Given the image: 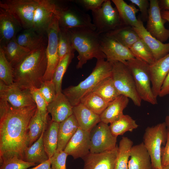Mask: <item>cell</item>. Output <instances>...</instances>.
I'll use <instances>...</instances> for the list:
<instances>
[{
	"mask_svg": "<svg viewBox=\"0 0 169 169\" xmlns=\"http://www.w3.org/2000/svg\"><path fill=\"white\" fill-rule=\"evenodd\" d=\"M37 105L16 108L0 98V164L14 156L24 160L28 126Z\"/></svg>",
	"mask_w": 169,
	"mask_h": 169,
	"instance_id": "6da1fadb",
	"label": "cell"
},
{
	"mask_svg": "<svg viewBox=\"0 0 169 169\" xmlns=\"http://www.w3.org/2000/svg\"><path fill=\"white\" fill-rule=\"evenodd\" d=\"M46 49L44 45L32 51L13 68L14 84L21 88L29 90L41 87L47 67Z\"/></svg>",
	"mask_w": 169,
	"mask_h": 169,
	"instance_id": "7a4b0ae2",
	"label": "cell"
},
{
	"mask_svg": "<svg viewBox=\"0 0 169 169\" xmlns=\"http://www.w3.org/2000/svg\"><path fill=\"white\" fill-rule=\"evenodd\" d=\"M69 30L73 48L78 54L77 69L82 68L88 61L93 58L106 59L101 49L100 35L95 30L84 28Z\"/></svg>",
	"mask_w": 169,
	"mask_h": 169,
	"instance_id": "3957f363",
	"label": "cell"
},
{
	"mask_svg": "<svg viewBox=\"0 0 169 169\" xmlns=\"http://www.w3.org/2000/svg\"><path fill=\"white\" fill-rule=\"evenodd\" d=\"M113 64L105 59L97 60L95 68L84 80L75 86H71L62 91L73 107L80 103L81 99L91 92L105 78L111 76Z\"/></svg>",
	"mask_w": 169,
	"mask_h": 169,
	"instance_id": "277c9868",
	"label": "cell"
},
{
	"mask_svg": "<svg viewBox=\"0 0 169 169\" xmlns=\"http://www.w3.org/2000/svg\"><path fill=\"white\" fill-rule=\"evenodd\" d=\"M54 15L58 18L60 28L68 29L84 28L95 30L90 15L71 0L67 4L56 2Z\"/></svg>",
	"mask_w": 169,
	"mask_h": 169,
	"instance_id": "5b68a950",
	"label": "cell"
},
{
	"mask_svg": "<svg viewBox=\"0 0 169 169\" xmlns=\"http://www.w3.org/2000/svg\"><path fill=\"white\" fill-rule=\"evenodd\" d=\"M167 132L165 122L147 127L143 136V143L151 157L153 169H163L161 151L162 145H165Z\"/></svg>",
	"mask_w": 169,
	"mask_h": 169,
	"instance_id": "8992f818",
	"label": "cell"
},
{
	"mask_svg": "<svg viewBox=\"0 0 169 169\" xmlns=\"http://www.w3.org/2000/svg\"><path fill=\"white\" fill-rule=\"evenodd\" d=\"M125 64L132 74L138 93L142 100L153 105L157 104V98L152 91L149 65L136 58L126 61Z\"/></svg>",
	"mask_w": 169,
	"mask_h": 169,
	"instance_id": "52a82bcc",
	"label": "cell"
},
{
	"mask_svg": "<svg viewBox=\"0 0 169 169\" xmlns=\"http://www.w3.org/2000/svg\"><path fill=\"white\" fill-rule=\"evenodd\" d=\"M111 77L120 95L130 99L136 106H141L142 100L137 90L132 74L127 66L120 62L112 63Z\"/></svg>",
	"mask_w": 169,
	"mask_h": 169,
	"instance_id": "ba28073f",
	"label": "cell"
},
{
	"mask_svg": "<svg viewBox=\"0 0 169 169\" xmlns=\"http://www.w3.org/2000/svg\"><path fill=\"white\" fill-rule=\"evenodd\" d=\"M40 0H4L0 7L11 14L25 29L32 28L35 11Z\"/></svg>",
	"mask_w": 169,
	"mask_h": 169,
	"instance_id": "9c48e42d",
	"label": "cell"
},
{
	"mask_svg": "<svg viewBox=\"0 0 169 169\" xmlns=\"http://www.w3.org/2000/svg\"><path fill=\"white\" fill-rule=\"evenodd\" d=\"M91 13L95 31L99 35L123 25L117 9L113 7L110 0H105L100 8Z\"/></svg>",
	"mask_w": 169,
	"mask_h": 169,
	"instance_id": "30bf717a",
	"label": "cell"
},
{
	"mask_svg": "<svg viewBox=\"0 0 169 169\" xmlns=\"http://www.w3.org/2000/svg\"><path fill=\"white\" fill-rule=\"evenodd\" d=\"M59 29L58 18L54 15L46 32L48 37L46 49L47 67L44 76V81L52 79L54 71L60 61L58 48Z\"/></svg>",
	"mask_w": 169,
	"mask_h": 169,
	"instance_id": "8fae6325",
	"label": "cell"
},
{
	"mask_svg": "<svg viewBox=\"0 0 169 169\" xmlns=\"http://www.w3.org/2000/svg\"><path fill=\"white\" fill-rule=\"evenodd\" d=\"M117 138L109 125L101 121L90 132V152L98 153L115 149L117 146Z\"/></svg>",
	"mask_w": 169,
	"mask_h": 169,
	"instance_id": "7c38bea8",
	"label": "cell"
},
{
	"mask_svg": "<svg viewBox=\"0 0 169 169\" xmlns=\"http://www.w3.org/2000/svg\"><path fill=\"white\" fill-rule=\"evenodd\" d=\"M0 98L5 99L16 108L36 105L30 90L21 88L14 83L7 85L1 80Z\"/></svg>",
	"mask_w": 169,
	"mask_h": 169,
	"instance_id": "4fadbf2b",
	"label": "cell"
},
{
	"mask_svg": "<svg viewBox=\"0 0 169 169\" xmlns=\"http://www.w3.org/2000/svg\"><path fill=\"white\" fill-rule=\"evenodd\" d=\"M159 0H150L146 29L153 37L163 43L169 38V29L164 26Z\"/></svg>",
	"mask_w": 169,
	"mask_h": 169,
	"instance_id": "5bb4252c",
	"label": "cell"
},
{
	"mask_svg": "<svg viewBox=\"0 0 169 169\" xmlns=\"http://www.w3.org/2000/svg\"><path fill=\"white\" fill-rule=\"evenodd\" d=\"M100 43L101 50L108 62L125 64L126 61L135 58L129 49L104 34L100 35Z\"/></svg>",
	"mask_w": 169,
	"mask_h": 169,
	"instance_id": "9a60e30c",
	"label": "cell"
},
{
	"mask_svg": "<svg viewBox=\"0 0 169 169\" xmlns=\"http://www.w3.org/2000/svg\"><path fill=\"white\" fill-rule=\"evenodd\" d=\"M56 2L40 0L34 13L32 29L39 33H46L54 15Z\"/></svg>",
	"mask_w": 169,
	"mask_h": 169,
	"instance_id": "2e32d148",
	"label": "cell"
},
{
	"mask_svg": "<svg viewBox=\"0 0 169 169\" xmlns=\"http://www.w3.org/2000/svg\"><path fill=\"white\" fill-rule=\"evenodd\" d=\"M90 132L78 128L64 151L74 159H83L90 153Z\"/></svg>",
	"mask_w": 169,
	"mask_h": 169,
	"instance_id": "e0dca14e",
	"label": "cell"
},
{
	"mask_svg": "<svg viewBox=\"0 0 169 169\" xmlns=\"http://www.w3.org/2000/svg\"><path fill=\"white\" fill-rule=\"evenodd\" d=\"M118 146L114 149L98 153H90L82 159L83 169H115Z\"/></svg>",
	"mask_w": 169,
	"mask_h": 169,
	"instance_id": "ac0fdd59",
	"label": "cell"
},
{
	"mask_svg": "<svg viewBox=\"0 0 169 169\" xmlns=\"http://www.w3.org/2000/svg\"><path fill=\"white\" fill-rule=\"evenodd\" d=\"M149 70L152 91L154 96L157 98L169 72V53L149 65Z\"/></svg>",
	"mask_w": 169,
	"mask_h": 169,
	"instance_id": "d6986e66",
	"label": "cell"
},
{
	"mask_svg": "<svg viewBox=\"0 0 169 169\" xmlns=\"http://www.w3.org/2000/svg\"><path fill=\"white\" fill-rule=\"evenodd\" d=\"M139 23L133 27L138 34L151 52L155 60H158L169 53V42L164 44L152 36L144 27L142 21L139 18Z\"/></svg>",
	"mask_w": 169,
	"mask_h": 169,
	"instance_id": "ffe728a7",
	"label": "cell"
},
{
	"mask_svg": "<svg viewBox=\"0 0 169 169\" xmlns=\"http://www.w3.org/2000/svg\"><path fill=\"white\" fill-rule=\"evenodd\" d=\"M22 27L10 13L0 8V47L3 46L16 37Z\"/></svg>",
	"mask_w": 169,
	"mask_h": 169,
	"instance_id": "44dd1931",
	"label": "cell"
},
{
	"mask_svg": "<svg viewBox=\"0 0 169 169\" xmlns=\"http://www.w3.org/2000/svg\"><path fill=\"white\" fill-rule=\"evenodd\" d=\"M73 106L62 92L56 94L54 100L48 104V113L51 116V120L60 123L73 114Z\"/></svg>",
	"mask_w": 169,
	"mask_h": 169,
	"instance_id": "7402d4cb",
	"label": "cell"
},
{
	"mask_svg": "<svg viewBox=\"0 0 169 169\" xmlns=\"http://www.w3.org/2000/svg\"><path fill=\"white\" fill-rule=\"evenodd\" d=\"M73 111L79 128L84 131L90 132L101 121L100 115L81 103L73 107Z\"/></svg>",
	"mask_w": 169,
	"mask_h": 169,
	"instance_id": "603a6c76",
	"label": "cell"
},
{
	"mask_svg": "<svg viewBox=\"0 0 169 169\" xmlns=\"http://www.w3.org/2000/svg\"><path fill=\"white\" fill-rule=\"evenodd\" d=\"M128 169H153L150 155L143 142L131 147Z\"/></svg>",
	"mask_w": 169,
	"mask_h": 169,
	"instance_id": "cb8c5ba5",
	"label": "cell"
},
{
	"mask_svg": "<svg viewBox=\"0 0 169 169\" xmlns=\"http://www.w3.org/2000/svg\"><path fill=\"white\" fill-rule=\"evenodd\" d=\"M129 102V98L120 95L109 105L100 115L101 121L108 124L121 118L124 114L123 111Z\"/></svg>",
	"mask_w": 169,
	"mask_h": 169,
	"instance_id": "d4e9b609",
	"label": "cell"
},
{
	"mask_svg": "<svg viewBox=\"0 0 169 169\" xmlns=\"http://www.w3.org/2000/svg\"><path fill=\"white\" fill-rule=\"evenodd\" d=\"M104 34L129 49L140 39L133 27L124 24Z\"/></svg>",
	"mask_w": 169,
	"mask_h": 169,
	"instance_id": "484cf974",
	"label": "cell"
},
{
	"mask_svg": "<svg viewBox=\"0 0 169 169\" xmlns=\"http://www.w3.org/2000/svg\"><path fill=\"white\" fill-rule=\"evenodd\" d=\"M16 37L6 45L0 47L13 68L20 63L32 51L20 45L16 41Z\"/></svg>",
	"mask_w": 169,
	"mask_h": 169,
	"instance_id": "4316f807",
	"label": "cell"
},
{
	"mask_svg": "<svg viewBox=\"0 0 169 169\" xmlns=\"http://www.w3.org/2000/svg\"><path fill=\"white\" fill-rule=\"evenodd\" d=\"M78 127L76 119L73 114L65 120L59 123L57 150H64Z\"/></svg>",
	"mask_w": 169,
	"mask_h": 169,
	"instance_id": "83f0119b",
	"label": "cell"
},
{
	"mask_svg": "<svg viewBox=\"0 0 169 169\" xmlns=\"http://www.w3.org/2000/svg\"><path fill=\"white\" fill-rule=\"evenodd\" d=\"M115 6L123 24L133 27H137L139 23L136 14L139 9L132 4H128L123 0H112Z\"/></svg>",
	"mask_w": 169,
	"mask_h": 169,
	"instance_id": "f1b7e54d",
	"label": "cell"
},
{
	"mask_svg": "<svg viewBox=\"0 0 169 169\" xmlns=\"http://www.w3.org/2000/svg\"><path fill=\"white\" fill-rule=\"evenodd\" d=\"M45 130L35 142L27 148L24 152V161L39 164L49 159L43 142V136Z\"/></svg>",
	"mask_w": 169,
	"mask_h": 169,
	"instance_id": "f546056e",
	"label": "cell"
},
{
	"mask_svg": "<svg viewBox=\"0 0 169 169\" xmlns=\"http://www.w3.org/2000/svg\"><path fill=\"white\" fill-rule=\"evenodd\" d=\"M17 43L22 46L32 51L44 45V36L32 28L25 29L16 37Z\"/></svg>",
	"mask_w": 169,
	"mask_h": 169,
	"instance_id": "4dcf8cb0",
	"label": "cell"
},
{
	"mask_svg": "<svg viewBox=\"0 0 169 169\" xmlns=\"http://www.w3.org/2000/svg\"><path fill=\"white\" fill-rule=\"evenodd\" d=\"M59 123L51 121L43 136V142L45 151L50 158L57 150Z\"/></svg>",
	"mask_w": 169,
	"mask_h": 169,
	"instance_id": "1f68e13d",
	"label": "cell"
},
{
	"mask_svg": "<svg viewBox=\"0 0 169 169\" xmlns=\"http://www.w3.org/2000/svg\"><path fill=\"white\" fill-rule=\"evenodd\" d=\"M91 91L98 95L109 103L114 100L120 95L111 76L101 81Z\"/></svg>",
	"mask_w": 169,
	"mask_h": 169,
	"instance_id": "d6a6232c",
	"label": "cell"
},
{
	"mask_svg": "<svg viewBox=\"0 0 169 169\" xmlns=\"http://www.w3.org/2000/svg\"><path fill=\"white\" fill-rule=\"evenodd\" d=\"M133 141L127 137H123L120 140L115 160V169H128Z\"/></svg>",
	"mask_w": 169,
	"mask_h": 169,
	"instance_id": "836d02e7",
	"label": "cell"
},
{
	"mask_svg": "<svg viewBox=\"0 0 169 169\" xmlns=\"http://www.w3.org/2000/svg\"><path fill=\"white\" fill-rule=\"evenodd\" d=\"M110 124L111 133L116 137L122 135L127 131L132 132L138 126L136 121L128 115H124L119 119Z\"/></svg>",
	"mask_w": 169,
	"mask_h": 169,
	"instance_id": "e575fe53",
	"label": "cell"
},
{
	"mask_svg": "<svg viewBox=\"0 0 169 169\" xmlns=\"http://www.w3.org/2000/svg\"><path fill=\"white\" fill-rule=\"evenodd\" d=\"M47 124L43 120L37 108L36 112L31 119L28 126V147L32 145L40 137L45 130Z\"/></svg>",
	"mask_w": 169,
	"mask_h": 169,
	"instance_id": "d590c367",
	"label": "cell"
},
{
	"mask_svg": "<svg viewBox=\"0 0 169 169\" xmlns=\"http://www.w3.org/2000/svg\"><path fill=\"white\" fill-rule=\"evenodd\" d=\"M80 103L99 115L103 113L110 103L92 91L84 96L81 99Z\"/></svg>",
	"mask_w": 169,
	"mask_h": 169,
	"instance_id": "8d00e7d4",
	"label": "cell"
},
{
	"mask_svg": "<svg viewBox=\"0 0 169 169\" xmlns=\"http://www.w3.org/2000/svg\"><path fill=\"white\" fill-rule=\"evenodd\" d=\"M74 52L66 55L60 61L54 74L52 80L54 85L56 94L62 92V84L63 76L74 57Z\"/></svg>",
	"mask_w": 169,
	"mask_h": 169,
	"instance_id": "74e56055",
	"label": "cell"
},
{
	"mask_svg": "<svg viewBox=\"0 0 169 169\" xmlns=\"http://www.w3.org/2000/svg\"><path fill=\"white\" fill-rule=\"evenodd\" d=\"M135 58L148 65L155 61L153 55L147 45L140 38L130 49Z\"/></svg>",
	"mask_w": 169,
	"mask_h": 169,
	"instance_id": "f35d334b",
	"label": "cell"
},
{
	"mask_svg": "<svg viewBox=\"0 0 169 169\" xmlns=\"http://www.w3.org/2000/svg\"><path fill=\"white\" fill-rule=\"evenodd\" d=\"M58 48L60 60L67 54L75 51L72 46L71 33L69 29L59 27Z\"/></svg>",
	"mask_w": 169,
	"mask_h": 169,
	"instance_id": "ab89813d",
	"label": "cell"
},
{
	"mask_svg": "<svg viewBox=\"0 0 169 169\" xmlns=\"http://www.w3.org/2000/svg\"><path fill=\"white\" fill-rule=\"evenodd\" d=\"M0 80L8 85L14 84L13 68L7 59L3 50L0 47Z\"/></svg>",
	"mask_w": 169,
	"mask_h": 169,
	"instance_id": "60d3db41",
	"label": "cell"
},
{
	"mask_svg": "<svg viewBox=\"0 0 169 169\" xmlns=\"http://www.w3.org/2000/svg\"><path fill=\"white\" fill-rule=\"evenodd\" d=\"M30 91L43 120L47 124L48 113L47 106L48 104L39 92L38 89L33 88Z\"/></svg>",
	"mask_w": 169,
	"mask_h": 169,
	"instance_id": "b9f144b4",
	"label": "cell"
},
{
	"mask_svg": "<svg viewBox=\"0 0 169 169\" xmlns=\"http://www.w3.org/2000/svg\"><path fill=\"white\" fill-rule=\"evenodd\" d=\"M38 90L48 104L52 102L56 95L55 87L52 79L44 81Z\"/></svg>",
	"mask_w": 169,
	"mask_h": 169,
	"instance_id": "7bdbcfd3",
	"label": "cell"
},
{
	"mask_svg": "<svg viewBox=\"0 0 169 169\" xmlns=\"http://www.w3.org/2000/svg\"><path fill=\"white\" fill-rule=\"evenodd\" d=\"M36 165L14 156L4 162L0 165V169H28Z\"/></svg>",
	"mask_w": 169,
	"mask_h": 169,
	"instance_id": "ee69618b",
	"label": "cell"
},
{
	"mask_svg": "<svg viewBox=\"0 0 169 169\" xmlns=\"http://www.w3.org/2000/svg\"><path fill=\"white\" fill-rule=\"evenodd\" d=\"M68 156L64 150H57L49 159L52 169H66V163Z\"/></svg>",
	"mask_w": 169,
	"mask_h": 169,
	"instance_id": "f6af8a7d",
	"label": "cell"
},
{
	"mask_svg": "<svg viewBox=\"0 0 169 169\" xmlns=\"http://www.w3.org/2000/svg\"><path fill=\"white\" fill-rule=\"evenodd\" d=\"M105 0H72L76 4L86 11L95 10L100 8Z\"/></svg>",
	"mask_w": 169,
	"mask_h": 169,
	"instance_id": "bcb514c9",
	"label": "cell"
},
{
	"mask_svg": "<svg viewBox=\"0 0 169 169\" xmlns=\"http://www.w3.org/2000/svg\"><path fill=\"white\" fill-rule=\"evenodd\" d=\"M132 4L137 6L141 12L143 18L146 20L148 19L150 3L147 0H130Z\"/></svg>",
	"mask_w": 169,
	"mask_h": 169,
	"instance_id": "7dc6e473",
	"label": "cell"
},
{
	"mask_svg": "<svg viewBox=\"0 0 169 169\" xmlns=\"http://www.w3.org/2000/svg\"><path fill=\"white\" fill-rule=\"evenodd\" d=\"M161 165L162 168L169 166V132H167V141L161 151Z\"/></svg>",
	"mask_w": 169,
	"mask_h": 169,
	"instance_id": "c3c4849f",
	"label": "cell"
},
{
	"mask_svg": "<svg viewBox=\"0 0 169 169\" xmlns=\"http://www.w3.org/2000/svg\"><path fill=\"white\" fill-rule=\"evenodd\" d=\"M169 94V72L161 86L159 96L163 97Z\"/></svg>",
	"mask_w": 169,
	"mask_h": 169,
	"instance_id": "681fc988",
	"label": "cell"
},
{
	"mask_svg": "<svg viewBox=\"0 0 169 169\" xmlns=\"http://www.w3.org/2000/svg\"><path fill=\"white\" fill-rule=\"evenodd\" d=\"M28 169H52L50 159L39 164L35 167Z\"/></svg>",
	"mask_w": 169,
	"mask_h": 169,
	"instance_id": "f907efd6",
	"label": "cell"
},
{
	"mask_svg": "<svg viewBox=\"0 0 169 169\" xmlns=\"http://www.w3.org/2000/svg\"><path fill=\"white\" fill-rule=\"evenodd\" d=\"M159 6L161 11H169V0H159Z\"/></svg>",
	"mask_w": 169,
	"mask_h": 169,
	"instance_id": "816d5d0a",
	"label": "cell"
},
{
	"mask_svg": "<svg viewBox=\"0 0 169 169\" xmlns=\"http://www.w3.org/2000/svg\"><path fill=\"white\" fill-rule=\"evenodd\" d=\"M161 13L162 18L169 23V11L165 10L161 11Z\"/></svg>",
	"mask_w": 169,
	"mask_h": 169,
	"instance_id": "f5cc1de1",
	"label": "cell"
},
{
	"mask_svg": "<svg viewBox=\"0 0 169 169\" xmlns=\"http://www.w3.org/2000/svg\"><path fill=\"white\" fill-rule=\"evenodd\" d=\"M165 123L166 127L167 132H169V114L166 118Z\"/></svg>",
	"mask_w": 169,
	"mask_h": 169,
	"instance_id": "db71d44e",
	"label": "cell"
},
{
	"mask_svg": "<svg viewBox=\"0 0 169 169\" xmlns=\"http://www.w3.org/2000/svg\"><path fill=\"white\" fill-rule=\"evenodd\" d=\"M163 169H169V166L163 168Z\"/></svg>",
	"mask_w": 169,
	"mask_h": 169,
	"instance_id": "11a10c76",
	"label": "cell"
}]
</instances>
